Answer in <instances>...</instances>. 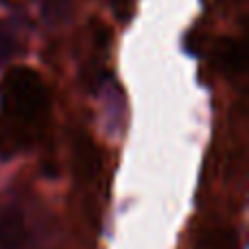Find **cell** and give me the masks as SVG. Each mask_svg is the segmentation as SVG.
<instances>
[{"instance_id":"6da1fadb","label":"cell","mask_w":249,"mask_h":249,"mask_svg":"<svg viewBox=\"0 0 249 249\" xmlns=\"http://www.w3.org/2000/svg\"><path fill=\"white\" fill-rule=\"evenodd\" d=\"M0 107L2 121L18 131L37 124L48 112V90L39 72L29 66L9 68L0 81Z\"/></svg>"},{"instance_id":"8992f818","label":"cell","mask_w":249,"mask_h":249,"mask_svg":"<svg viewBox=\"0 0 249 249\" xmlns=\"http://www.w3.org/2000/svg\"><path fill=\"white\" fill-rule=\"evenodd\" d=\"M13 51H16V37L9 31V26L0 22V66L13 55Z\"/></svg>"},{"instance_id":"277c9868","label":"cell","mask_w":249,"mask_h":249,"mask_svg":"<svg viewBox=\"0 0 249 249\" xmlns=\"http://www.w3.org/2000/svg\"><path fill=\"white\" fill-rule=\"evenodd\" d=\"M42 13L51 24H64L72 13V0H44Z\"/></svg>"},{"instance_id":"5b68a950","label":"cell","mask_w":249,"mask_h":249,"mask_svg":"<svg viewBox=\"0 0 249 249\" xmlns=\"http://www.w3.org/2000/svg\"><path fill=\"white\" fill-rule=\"evenodd\" d=\"M77 166L81 168L83 173H88V175H90L92 173V166H99V162H96V155H94V146L90 144V140H86V138H83V140H79L77 142Z\"/></svg>"},{"instance_id":"7a4b0ae2","label":"cell","mask_w":249,"mask_h":249,"mask_svg":"<svg viewBox=\"0 0 249 249\" xmlns=\"http://www.w3.org/2000/svg\"><path fill=\"white\" fill-rule=\"evenodd\" d=\"M26 241L24 210L16 203L0 208V249H22Z\"/></svg>"},{"instance_id":"3957f363","label":"cell","mask_w":249,"mask_h":249,"mask_svg":"<svg viewBox=\"0 0 249 249\" xmlns=\"http://www.w3.org/2000/svg\"><path fill=\"white\" fill-rule=\"evenodd\" d=\"M243 61H245V51H243V44L236 39H225L219 44V64L223 66L230 72H238L243 68Z\"/></svg>"}]
</instances>
